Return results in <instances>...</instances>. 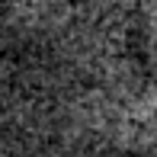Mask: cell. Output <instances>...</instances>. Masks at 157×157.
<instances>
[{"label":"cell","mask_w":157,"mask_h":157,"mask_svg":"<svg viewBox=\"0 0 157 157\" xmlns=\"http://www.w3.org/2000/svg\"><path fill=\"white\" fill-rule=\"evenodd\" d=\"M132 3V23L144 45L151 64L157 67V0H128Z\"/></svg>","instance_id":"1"}]
</instances>
